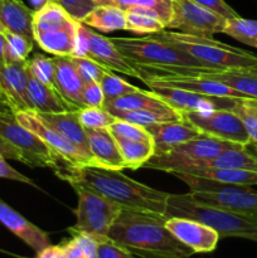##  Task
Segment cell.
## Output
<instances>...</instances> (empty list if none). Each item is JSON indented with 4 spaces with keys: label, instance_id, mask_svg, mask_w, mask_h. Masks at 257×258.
Instances as JSON below:
<instances>
[{
    "label": "cell",
    "instance_id": "cell-1",
    "mask_svg": "<svg viewBox=\"0 0 257 258\" xmlns=\"http://www.w3.org/2000/svg\"><path fill=\"white\" fill-rule=\"evenodd\" d=\"M164 214L122 208L107 237L143 258H189L190 248L173 236Z\"/></svg>",
    "mask_w": 257,
    "mask_h": 258
},
{
    "label": "cell",
    "instance_id": "cell-2",
    "mask_svg": "<svg viewBox=\"0 0 257 258\" xmlns=\"http://www.w3.org/2000/svg\"><path fill=\"white\" fill-rule=\"evenodd\" d=\"M66 181L87 186L122 208L156 214L165 213L169 193L139 183L121 173V170L98 165H82L75 168Z\"/></svg>",
    "mask_w": 257,
    "mask_h": 258
},
{
    "label": "cell",
    "instance_id": "cell-3",
    "mask_svg": "<svg viewBox=\"0 0 257 258\" xmlns=\"http://www.w3.org/2000/svg\"><path fill=\"white\" fill-rule=\"evenodd\" d=\"M164 216L193 219L211 227L221 238L237 237L257 242V217L202 203L189 193L169 194Z\"/></svg>",
    "mask_w": 257,
    "mask_h": 258
},
{
    "label": "cell",
    "instance_id": "cell-4",
    "mask_svg": "<svg viewBox=\"0 0 257 258\" xmlns=\"http://www.w3.org/2000/svg\"><path fill=\"white\" fill-rule=\"evenodd\" d=\"M0 138L22 153L25 165L49 169L60 180H67L77 168L55 153L39 136L20 125L13 112H0Z\"/></svg>",
    "mask_w": 257,
    "mask_h": 258
},
{
    "label": "cell",
    "instance_id": "cell-5",
    "mask_svg": "<svg viewBox=\"0 0 257 258\" xmlns=\"http://www.w3.org/2000/svg\"><path fill=\"white\" fill-rule=\"evenodd\" d=\"M153 37L171 43L198 59L204 67L213 68H248L257 67V55L251 52L232 47L226 43L214 40L213 38H203L184 34L180 32L161 30L154 33Z\"/></svg>",
    "mask_w": 257,
    "mask_h": 258
},
{
    "label": "cell",
    "instance_id": "cell-6",
    "mask_svg": "<svg viewBox=\"0 0 257 258\" xmlns=\"http://www.w3.org/2000/svg\"><path fill=\"white\" fill-rule=\"evenodd\" d=\"M77 20L50 0L34 12V42L53 55H72L77 40Z\"/></svg>",
    "mask_w": 257,
    "mask_h": 258
},
{
    "label": "cell",
    "instance_id": "cell-7",
    "mask_svg": "<svg viewBox=\"0 0 257 258\" xmlns=\"http://www.w3.org/2000/svg\"><path fill=\"white\" fill-rule=\"evenodd\" d=\"M121 54L131 64L204 67L202 62L171 43L149 35L146 38H111Z\"/></svg>",
    "mask_w": 257,
    "mask_h": 258
},
{
    "label": "cell",
    "instance_id": "cell-8",
    "mask_svg": "<svg viewBox=\"0 0 257 258\" xmlns=\"http://www.w3.org/2000/svg\"><path fill=\"white\" fill-rule=\"evenodd\" d=\"M237 148H244V146L202 134L198 138L173 146L165 153L154 154L144 164L143 168L171 174L175 171H183L198 161L208 160L223 151Z\"/></svg>",
    "mask_w": 257,
    "mask_h": 258
},
{
    "label": "cell",
    "instance_id": "cell-9",
    "mask_svg": "<svg viewBox=\"0 0 257 258\" xmlns=\"http://www.w3.org/2000/svg\"><path fill=\"white\" fill-rule=\"evenodd\" d=\"M173 175L190 186L189 194L196 201L257 217V191L249 186L231 185L184 173H173Z\"/></svg>",
    "mask_w": 257,
    "mask_h": 258
},
{
    "label": "cell",
    "instance_id": "cell-10",
    "mask_svg": "<svg viewBox=\"0 0 257 258\" xmlns=\"http://www.w3.org/2000/svg\"><path fill=\"white\" fill-rule=\"evenodd\" d=\"M70 185L75 189L78 198L75 209L76 223L71 229L92 234L97 238L107 237L122 207L87 186L76 183H70Z\"/></svg>",
    "mask_w": 257,
    "mask_h": 258
},
{
    "label": "cell",
    "instance_id": "cell-11",
    "mask_svg": "<svg viewBox=\"0 0 257 258\" xmlns=\"http://www.w3.org/2000/svg\"><path fill=\"white\" fill-rule=\"evenodd\" d=\"M73 57H87L100 64L110 68L111 71L123 73L138 78L135 67L121 54L111 38L103 37L88 25L78 22L77 40Z\"/></svg>",
    "mask_w": 257,
    "mask_h": 258
},
{
    "label": "cell",
    "instance_id": "cell-12",
    "mask_svg": "<svg viewBox=\"0 0 257 258\" xmlns=\"http://www.w3.org/2000/svg\"><path fill=\"white\" fill-rule=\"evenodd\" d=\"M227 19L193 0H173V14L166 28L203 38L223 33Z\"/></svg>",
    "mask_w": 257,
    "mask_h": 258
},
{
    "label": "cell",
    "instance_id": "cell-13",
    "mask_svg": "<svg viewBox=\"0 0 257 258\" xmlns=\"http://www.w3.org/2000/svg\"><path fill=\"white\" fill-rule=\"evenodd\" d=\"M141 66V64H139ZM154 72L202 77L229 86L251 98H257V67L213 68V67H173V66H144Z\"/></svg>",
    "mask_w": 257,
    "mask_h": 258
},
{
    "label": "cell",
    "instance_id": "cell-14",
    "mask_svg": "<svg viewBox=\"0 0 257 258\" xmlns=\"http://www.w3.org/2000/svg\"><path fill=\"white\" fill-rule=\"evenodd\" d=\"M183 120L198 128L202 134L224 141L251 145V140L241 118L229 110H208L181 112Z\"/></svg>",
    "mask_w": 257,
    "mask_h": 258
},
{
    "label": "cell",
    "instance_id": "cell-15",
    "mask_svg": "<svg viewBox=\"0 0 257 258\" xmlns=\"http://www.w3.org/2000/svg\"><path fill=\"white\" fill-rule=\"evenodd\" d=\"M14 115L20 125L39 136L48 146H50L70 164L75 166L91 165V161L71 141L63 138L52 126L48 125L35 111H18Z\"/></svg>",
    "mask_w": 257,
    "mask_h": 258
},
{
    "label": "cell",
    "instance_id": "cell-16",
    "mask_svg": "<svg viewBox=\"0 0 257 258\" xmlns=\"http://www.w3.org/2000/svg\"><path fill=\"white\" fill-rule=\"evenodd\" d=\"M158 93L170 107L179 112L190 111H208V110H229L233 107L237 98L219 97V96L203 95V93L190 92L173 87H149Z\"/></svg>",
    "mask_w": 257,
    "mask_h": 258
},
{
    "label": "cell",
    "instance_id": "cell-17",
    "mask_svg": "<svg viewBox=\"0 0 257 258\" xmlns=\"http://www.w3.org/2000/svg\"><path fill=\"white\" fill-rule=\"evenodd\" d=\"M165 226L176 239L194 253H209L217 248L219 234L203 223L180 217H166Z\"/></svg>",
    "mask_w": 257,
    "mask_h": 258
},
{
    "label": "cell",
    "instance_id": "cell-18",
    "mask_svg": "<svg viewBox=\"0 0 257 258\" xmlns=\"http://www.w3.org/2000/svg\"><path fill=\"white\" fill-rule=\"evenodd\" d=\"M0 91L13 113L33 111V103L28 92L27 62L0 64Z\"/></svg>",
    "mask_w": 257,
    "mask_h": 258
},
{
    "label": "cell",
    "instance_id": "cell-19",
    "mask_svg": "<svg viewBox=\"0 0 257 258\" xmlns=\"http://www.w3.org/2000/svg\"><path fill=\"white\" fill-rule=\"evenodd\" d=\"M54 87L58 93L76 108L83 106V83L77 67L71 55H54Z\"/></svg>",
    "mask_w": 257,
    "mask_h": 258
},
{
    "label": "cell",
    "instance_id": "cell-20",
    "mask_svg": "<svg viewBox=\"0 0 257 258\" xmlns=\"http://www.w3.org/2000/svg\"><path fill=\"white\" fill-rule=\"evenodd\" d=\"M0 223L22 239L35 253L50 246L48 234L0 199Z\"/></svg>",
    "mask_w": 257,
    "mask_h": 258
},
{
    "label": "cell",
    "instance_id": "cell-21",
    "mask_svg": "<svg viewBox=\"0 0 257 258\" xmlns=\"http://www.w3.org/2000/svg\"><path fill=\"white\" fill-rule=\"evenodd\" d=\"M154 140L155 154L165 153L173 146L202 135L201 131L185 120L166 121L145 126Z\"/></svg>",
    "mask_w": 257,
    "mask_h": 258
},
{
    "label": "cell",
    "instance_id": "cell-22",
    "mask_svg": "<svg viewBox=\"0 0 257 258\" xmlns=\"http://www.w3.org/2000/svg\"><path fill=\"white\" fill-rule=\"evenodd\" d=\"M48 125L58 131L63 138L73 144L88 160L91 161V165H95L93 156L91 154L90 145H88L87 134L86 128L81 123L78 118L77 110L76 111H66V112L57 113H38Z\"/></svg>",
    "mask_w": 257,
    "mask_h": 258
},
{
    "label": "cell",
    "instance_id": "cell-23",
    "mask_svg": "<svg viewBox=\"0 0 257 258\" xmlns=\"http://www.w3.org/2000/svg\"><path fill=\"white\" fill-rule=\"evenodd\" d=\"M86 134L95 165L115 170L126 169L116 139L111 135L107 128H86Z\"/></svg>",
    "mask_w": 257,
    "mask_h": 258
},
{
    "label": "cell",
    "instance_id": "cell-24",
    "mask_svg": "<svg viewBox=\"0 0 257 258\" xmlns=\"http://www.w3.org/2000/svg\"><path fill=\"white\" fill-rule=\"evenodd\" d=\"M28 92L33 103V111L37 113H57L66 111H76L75 106L70 105L62 96L58 93L57 88L43 83L33 76L27 64Z\"/></svg>",
    "mask_w": 257,
    "mask_h": 258
},
{
    "label": "cell",
    "instance_id": "cell-25",
    "mask_svg": "<svg viewBox=\"0 0 257 258\" xmlns=\"http://www.w3.org/2000/svg\"><path fill=\"white\" fill-rule=\"evenodd\" d=\"M33 19L34 12L20 0H0V22L5 32L34 40Z\"/></svg>",
    "mask_w": 257,
    "mask_h": 258
},
{
    "label": "cell",
    "instance_id": "cell-26",
    "mask_svg": "<svg viewBox=\"0 0 257 258\" xmlns=\"http://www.w3.org/2000/svg\"><path fill=\"white\" fill-rule=\"evenodd\" d=\"M247 146L244 148L229 149L223 151L219 155L208 160L198 161L193 164L190 168L183 171H175V173H186V171L196 170V169H237V170H249L257 171V154L253 155L247 151Z\"/></svg>",
    "mask_w": 257,
    "mask_h": 258
},
{
    "label": "cell",
    "instance_id": "cell-27",
    "mask_svg": "<svg viewBox=\"0 0 257 258\" xmlns=\"http://www.w3.org/2000/svg\"><path fill=\"white\" fill-rule=\"evenodd\" d=\"M115 118L126 122L148 126L151 123L181 120V113L173 107L141 108V110H107Z\"/></svg>",
    "mask_w": 257,
    "mask_h": 258
},
{
    "label": "cell",
    "instance_id": "cell-28",
    "mask_svg": "<svg viewBox=\"0 0 257 258\" xmlns=\"http://www.w3.org/2000/svg\"><path fill=\"white\" fill-rule=\"evenodd\" d=\"M82 23L105 33L126 30L125 12L116 5H97Z\"/></svg>",
    "mask_w": 257,
    "mask_h": 258
},
{
    "label": "cell",
    "instance_id": "cell-29",
    "mask_svg": "<svg viewBox=\"0 0 257 258\" xmlns=\"http://www.w3.org/2000/svg\"><path fill=\"white\" fill-rule=\"evenodd\" d=\"M102 107L105 110H141V108H164L170 106L158 93L153 91L139 90L113 100L105 101Z\"/></svg>",
    "mask_w": 257,
    "mask_h": 258
},
{
    "label": "cell",
    "instance_id": "cell-30",
    "mask_svg": "<svg viewBox=\"0 0 257 258\" xmlns=\"http://www.w3.org/2000/svg\"><path fill=\"white\" fill-rule=\"evenodd\" d=\"M184 174H190L194 176L209 179L219 183L231 184V185L251 186L257 185V171L237 170V169H196L186 171Z\"/></svg>",
    "mask_w": 257,
    "mask_h": 258
},
{
    "label": "cell",
    "instance_id": "cell-31",
    "mask_svg": "<svg viewBox=\"0 0 257 258\" xmlns=\"http://www.w3.org/2000/svg\"><path fill=\"white\" fill-rule=\"evenodd\" d=\"M116 143H117L118 150L122 156L126 169H131V170L143 168L144 164L155 154L153 143L125 140V139H116Z\"/></svg>",
    "mask_w": 257,
    "mask_h": 258
},
{
    "label": "cell",
    "instance_id": "cell-32",
    "mask_svg": "<svg viewBox=\"0 0 257 258\" xmlns=\"http://www.w3.org/2000/svg\"><path fill=\"white\" fill-rule=\"evenodd\" d=\"M126 30L136 34H154L165 30L164 23L154 13L143 9H130L125 12Z\"/></svg>",
    "mask_w": 257,
    "mask_h": 258
},
{
    "label": "cell",
    "instance_id": "cell-33",
    "mask_svg": "<svg viewBox=\"0 0 257 258\" xmlns=\"http://www.w3.org/2000/svg\"><path fill=\"white\" fill-rule=\"evenodd\" d=\"M223 33L243 44L257 48V20L242 17L227 19Z\"/></svg>",
    "mask_w": 257,
    "mask_h": 258
},
{
    "label": "cell",
    "instance_id": "cell-34",
    "mask_svg": "<svg viewBox=\"0 0 257 258\" xmlns=\"http://www.w3.org/2000/svg\"><path fill=\"white\" fill-rule=\"evenodd\" d=\"M116 7L123 12L130 9L149 10L164 23L165 28L173 14V0H117Z\"/></svg>",
    "mask_w": 257,
    "mask_h": 258
},
{
    "label": "cell",
    "instance_id": "cell-35",
    "mask_svg": "<svg viewBox=\"0 0 257 258\" xmlns=\"http://www.w3.org/2000/svg\"><path fill=\"white\" fill-rule=\"evenodd\" d=\"M5 35V63H22L29 59L34 40H30L15 33L4 32Z\"/></svg>",
    "mask_w": 257,
    "mask_h": 258
},
{
    "label": "cell",
    "instance_id": "cell-36",
    "mask_svg": "<svg viewBox=\"0 0 257 258\" xmlns=\"http://www.w3.org/2000/svg\"><path fill=\"white\" fill-rule=\"evenodd\" d=\"M231 111L243 122L252 145H257V108L253 98H237Z\"/></svg>",
    "mask_w": 257,
    "mask_h": 258
},
{
    "label": "cell",
    "instance_id": "cell-37",
    "mask_svg": "<svg viewBox=\"0 0 257 258\" xmlns=\"http://www.w3.org/2000/svg\"><path fill=\"white\" fill-rule=\"evenodd\" d=\"M111 135L115 139H125V140L134 141H146V143H153V136L146 130L145 126L136 125V123L126 122L116 118L113 123H111L107 128Z\"/></svg>",
    "mask_w": 257,
    "mask_h": 258
},
{
    "label": "cell",
    "instance_id": "cell-38",
    "mask_svg": "<svg viewBox=\"0 0 257 258\" xmlns=\"http://www.w3.org/2000/svg\"><path fill=\"white\" fill-rule=\"evenodd\" d=\"M78 118L85 128H108L116 118L103 107H82L77 110Z\"/></svg>",
    "mask_w": 257,
    "mask_h": 258
},
{
    "label": "cell",
    "instance_id": "cell-39",
    "mask_svg": "<svg viewBox=\"0 0 257 258\" xmlns=\"http://www.w3.org/2000/svg\"><path fill=\"white\" fill-rule=\"evenodd\" d=\"M100 86L102 88L105 101L113 100V98H117L120 96L127 95V93L131 92H136V91L140 90L136 86L126 82L125 80L120 78L118 76L113 75L112 71H110V72H107L103 76V78L100 82Z\"/></svg>",
    "mask_w": 257,
    "mask_h": 258
},
{
    "label": "cell",
    "instance_id": "cell-40",
    "mask_svg": "<svg viewBox=\"0 0 257 258\" xmlns=\"http://www.w3.org/2000/svg\"><path fill=\"white\" fill-rule=\"evenodd\" d=\"M27 64L34 77L42 81L43 83H47V85L54 87V62H53V58L37 53V54L33 55V58L27 60Z\"/></svg>",
    "mask_w": 257,
    "mask_h": 258
},
{
    "label": "cell",
    "instance_id": "cell-41",
    "mask_svg": "<svg viewBox=\"0 0 257 258\" xmlns=\"http://www.w3.org/2000/svg\"><path fill=\"white\" fill-rule=\"evenodd\" d=\"M71 57H72L73 63H75L78 72H80L83 83H88V82L100 83L101 80L103 78V76L111 71L110 68L100 64V63L91 59V58L73 57V55H71Z\"/></svg>",
    "mask_w": 257,
    "mask_h": 258
},
{
    "label": "cell",
    "instance_id": "cell-42",
    "mask_svg": "<svg viewBox=\"0 0 257 258\" xmlns=\"http://www.w3.org/2000/svg\"><path fill=\"white\" fill-rule=\"evenodd\" d=\"M65 9L70 17L77 22H82L97 5L93 0H53Z\"/></svg>",
    "mask_w": 257,
    "mask_h": 258
},
{
    "label": "cell",
    "instance_id": "cell-43",
    "mask_svg": "<svg viewBox=\"0 0 257 258\" xmlns=\"http://www.w3.org/2000/svg\"><path fill=\"white\" fill-rule=\"evenodd\" d=\"M95 237V236H93ZM97 238V237H96ZM97 258H143L134 254L125 247L120 246L108 237H98Z\"/></svg>",
    "mask_w": 257,
    "mask_h": 258
},
{
    "label": "cell",
    "instance_id": "cell-44",
    "mask_svg": "<svg viewBox=\"0 0 257 258\" xmlns=\"http://www.w3.org/2000/svg\"><path fill=\"white\" fill-rule=\"evenodd\" d=\"M83 106L85 107H102L105 102L102 88L98 82L85 83L83 87Z\"/></svg>",
    "mask_w": 257,
    "mask_h": 258
},
{
    "label": "cell",
    "instance_id": "cell-45",
    "mask_svg": "<svg viewBox=\"0 0 257 258\" xmlns=\"http://www.w3.org/2000/svg\"><path fill=\"white\" fill-rule=\"evenodd\" d=\"M68 232H70L73 238L77 239L86 258H97L98 241L96 237H93L92 234L85 233V232L73 231L71 228H68Z\"/></svg>",
    "mask_w": 257,
    "mask_h": 258
},
{
    "label": "cell",
    "instance_id": "cell-46",
    "mask_svg": "<svg viewBox=\"0 0 257 258\" xmlns=\"http://www.w3.org/2000/svg\"><path fill=\"white\" fill-rule=\"evenodd\" d=\"M197 4L202 5L206 9L226 18V19H232V18L239 17L224 0H193Z\"/></svg>",
    "mask_w": 257,
    "mask_h": 258
},
{
    "label": "cell",
    "instance_id": "cell-47",
    "mask_svg": "<svg viewBox=\"0 0 257 258\" xmlns=\"http://www.w3.org/2000/svg\"><path fill=\"white\" fill-rule=\"evenodd\" d=\"M0 178H4V179H9V180H14V181H19V183H24V184H29V185L35 186L33 180H30L29 178H27L25 175L20 174L19 171L15 170L13 166H10L9 164L7 163V158L4 155L0 154Z\"/></svg>",
    "mask_w": 257,
    "mask_h": 258
},
{
    "label": "cell",
    "instance_id": "cell-48",
    "mask_svg": "<svg viewBox=\"0 0 257 258\" xmlns=\"http://www.w3.org/2000/svg\"><path fill=\"white\" fill-rule=\"evenodd\" d=\"M60 246H62L67 258H86L80 243H78L77 239L73 238V237L71 239H68V241H65L63 243H60Z\"/></svg>",
    "mask_w": 257,
    "mask_h": 258
},
{
    "label": "cell",
    "instance_id": "cell-49",
    "mask_svg": "<svg viewBox=\"0 0 257 258\" xmlns=\"http://www.w3.org/2000/svg\"><path fill=\"white\" fill-rule=\"evenodd\" d=\"M0 154L4 155L7 159H10V160H17L19 163L24 164V158H23L22 153L13 145H10L3 138H0Z\"/></svg>",
    "mask_w": 257,
    "mask_h": 258
},
{
    "label": "cell",
    "instance_id": "cell-50",
    "mask_svg": "<svg viewBox=\"0 0 257 258\" xmlns=\"http://www.w3.org/2000/svg\"><path fill=\"white\" fill-rule=\"evenodd\" d=\"M34 258H67L66 257L65 251H63L62 246L58 244V246H50L45 247L44 249H42L40 252H38L37 256Z\"/></svg>",
    "mask_w": 257,
    "mask_h": 258
},
{
    "label": "cell",
    "instance_id": "cell-51",
    "mask_svg": "<svg viewBox=\"0 0 257 258\" xmlns=\"http://www.w3.org/2000/svg\"><path fill=\"white\" fill-rule=\"evenodd\" d=\"M5 35L4 33L0 32V64H4L5 63V57H4V53H5Z\"/></svg>",
    "mask_w": 257,
    "mask_h": 258
},
{
    "label": "cell",
    "instance_id": "cell-52",
    "mask_svg": "<svg viewBox=\"0 0 257 258\" xmlns=\"http://www.w3.org/2000/svg\"><path fill=\"white\" fill-rule=\"evenodd\" d=\"M0 112H12V111L9 110V107L7 106V103H5L2 91H0Z\"/></svg>",
    "mask_w": 257,
    "mask_h": 258
},
{
    "label": "cell",
    "instance_id": "cell-53",
    "mask_svg": "<svg viewBox=\"0 0 257 258\" xmlns=\"http://www.w3.org/2000/svg\"><path fill=\"white\" fill-rule=\"evenodd\" d=\"M96 5H116L117 0H93Z\"/></svg>",
    "mask_w": 257,
    "mask_h": 258
},
{
    "label": "cell",
    "instance_id": "cell-54",
    "mask_svg": "<svg viewBox=\"0 0 257 258\" xmlns=\"http://www.w3.org/2000/svg\"><path fill=\"white\" fill-rule=\"evenodd\" d=\"M0 32H2V33H4V32H5V29H4V27H3L2 22H0Z\"/></svg>",
    "mask_w": 257,
    "mask_h": 258
},
{
    "label": "cell",
    "instance_id": "cell-55",
    "mask_svg": "<svg viewBox=\"0 0 257 258\" xmlns=\"http://www.w3.org/2000/svg\"><path fill=\"white\" fill-rule=\"evenodd\" d=\"M253 103H254V106H256V108H257V98H253Z\"/></svg>",
    "mask_w": 257,
    "mask_h": 258
},
{
    "label": "cell",
    "instance_id": "cell-56",
    "mask_svg": "<svg viewBox=\"0 0 257 258\" xmlns=\"http://www.w3.org/2000/svg\"><path fill=\"white\" fill-rule=\"evenodd\" d=\"M254 151H256V154H257V145H254Z\"/></svg>",
    "mask_w": 257,
    "mask_h": 258
}]
</instances>
